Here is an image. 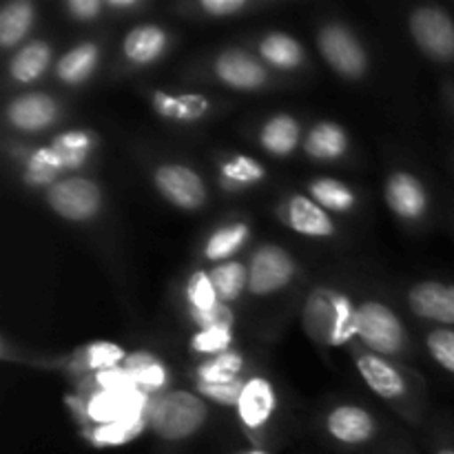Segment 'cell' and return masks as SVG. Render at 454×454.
I'll list each match as a JSON object with an SVG mask.
<instances>
[{
    "label": "cell",
    "instance_id": "6da1fadb",
    "mask_svg": "<svg viewBox=\"0 0 454 454\" xmlns=\"http://www.w3.org/2000/svg\"><path fill=\"white\" fill-rule=\"evenodd\" d=\"M346 353H348L350 364L355 366L364 386L372 393V397L380 399L399 419L415 426V428L428 424V386L415 368L371 353L359 341L348 346Z\"/></svg>",
    "mask_w": 454,
    "mask_h": 454
},
{
    "label": "cell",
    "instance_id": "7a4b0ae2",
    "mask_svg": "<svg viewBox=\"0 0 454 454\" xmlns=\"http://www.w3.org/2000/svg\"><path fill=\"white\" fill-rule=\"evenodd\" d=\"M300 324L317 348H348L357 341V300L335 284H315L301 300Z\"/></svg>",
    "mask_w": 454,
    "mask_h": 454
},
{
    "label": "cell",
    "instance_id": "3957f363",
    "mask_svg": "<svg viewBox=\"0 0 454 454\" xmlns=\"http://www.w3.org/2000/svg\"><path fill=\"white\" fill-rule=\"evenodd\" d=\"M357 341L371 353L393 362H415L417 340L399 310L380 295L357 300Z\"/></svg>",
    "mask_w": 454,
    "mask_h": 454
},
{
    "label": "cell",
    "instance_id": "277c9868",
    "mask_svg": "<svg viewBox=\"0 0 454 454\" xmlns=\"http://www.w3.org/2000/svg\"><path fill=\"white\" fill-rule=\"evenodd\" d=\"M211 408L193 388H171L151 399L149 430L160 443L180 446L207 430L213 419Z\"/></svg>",
    "mask_w": 454,
    "mask_h": 454
},
{
    "label": "cell",
    "instance_id": "5b68a950",
    "mask_svg": "<svg viewBox=\"0 0 454 454\" xmlns=\"http://www.w3.org/2000/svg\"><path fill=\"white\" fill-rule=\"evenodd\" d=\"M193 75L235 93H266L288 84L286 80L275 75L251 51V47H239V44L217 49L200 65L198 71H193Z\"/></svg>",
    "mask_w": 454,
    "mask_h": 454
},
{
    "label": "cell",
    "instance_id": "8992f818",
    "mask_svg": "<svg viewBox=\"0 0 454 454\" xmlns=\"http://www.w3.org/2000/svg\"><path fill=\"white\" fill-rule=\"evenodd\" d=\"M149 395L140 390H102L89 384L87 380L75 381V390L67 397L71 417L75 419L82 437L91 430L105 428L124 417L140 415L151 408Z\"/></svg>",
    "mask_w": 454,
    "mask_h": 454
},
{
    "label": "cell",
    "instance_id": "52a82bcc",
    "mask_svg": "<svg viewBox=\"0 0 454 454\" xmlns=\"http://www.w3.org/2000/svg\"><path fill=\"white\" fill-rule=\"evenodd\" d=\"M384 428L381 417L355 399H335L317 415L319 434L337 450H371L380 443Z\"/></svg>",
    "mask_w": 454,
    "mask_h": 454
},
{
    "label": "cell",
    "instance_id": "ba28073f",
    "mask_svg": "<svg viewBox=\"0 0 454 454\" xmlns=\"http://www.w3.org/2000/svg\"><path fill=\"white\" fill-rule=\"evenodd\" d=\"M315 47L324 65L344 82H362L371 74V53L357 31L340 18H326L315 27Z\"/></svg>",
    "mask_w": 454,
    "mask_h": 454
},
{
    "label": "cell",
    "instance_id": "9c48e42d",
    "mask_svg": "<svg viewBox=\"0 0 454 454\" xmlns=\"http://www.w3.org/2000/svg\"><path fill=\"white\" fill-rule=\"evenodd\" d=\"M44 204L53 215L69 224L87 226L100 220L106 211L105 186L91 176H65L43 193Z\"/></svg>",
    "mask_w": 454,
    "mask_h": 454
},
{
    "label": "cell",
    "instance_id": "30bf717a",
    "mask_svg": "<svg viewBox=\"0 0 454 454\" xmlns=\"http://www.w3.org/2000/svg\"><path fill=\"white\" fill-rule=\"evenodd\" d=\"M248 297L273 300L297 282L301 266L286 247L278 242H260L247 257Z\"/></svg>",
    "mask_w": 454,
    "mask_h": 454
},
{
    "label": "cell",
    "instance_id": "8fae6325",
    "mask_svg": "<svg viewBox=\"0 0 454 454\" xmlns=\"http://www.w3.org/2000/svg\"><path fill=\"white\" fill-rule=\"evenodd\" d=\"M155 193L184 213H200L211 204V186L202 171L182 160H158L149 171Z\"/></svg>",
    "mask_w": 454,
    "mask_h": 454
},
{
    "label": "cell",
    "instance_id": "7c38bea8",
    "mask_svg": "<svg viewBox=\"0 0 454 454\" xmlns=\"http://www.w3.org/2000/svg\"><path fill=\"white\" fill-rule=\"evenodd\" d=\"M282 411V395L266 372H251L244 381L242 395L235 406V419L239 428L253 442L264 448L270 428Z\"/></svg>",
    "mask_w": 454,
    "mask_h": 454
},
{
    "label": "cell",
    "instance_id": "4fadbf2b",
    "mask_svg": "<svg viewBox=\"0 0 454 454\" xmlns=\"http://www.w3.org/2000/svg\"><path fill=\"white\" fill-rule=\"evenodd\" d=\"M408 38L417 51L437 65L454 62V16L442 4H417L406 16Z\"/></svg>",
    "mask_w": 454,
    "mask_h": 454
},
{
    "label": "cell",
    "instance_id": "5bb4252c",
    "mask_svg": "<svg viewBox=\"0 0 454 454\" xmlns=\"http://www.w3.org/2000/svg\"><path fill=\"white\" fill-rule=\"evenodd\" d=\"M384 202L390 215L406 229H421L433 213V195L426 182L406 167H393L384 176Z\"/></svg>",
    "mask_w": 454,
    "mask_h": 454
},
{
    "label": "cell",
    "instance_id": "9a60e30c",
    "mask_svg": "<svg viewBox=\"0 0 454 454\" xmlns=\"http://www.w3.org/2000/svg\"><path fill=\"white\" fill-rule=\"evenodd\" d=\"M275 217L291 233L310 242H335L341 238V224L335 215L319 207L304 191H288L275 204Z\"/></svg>",
    "mask_w": 454,
    "mask_h": 454
},
{
    "label": "cell",
    "instance_id": "2e32d148",
    "mask_svg": "<svg viewBox=\"0 0 454 454\" xmlns=\"http://www.w3.org/2000/svg\"><path fill=\"white\" fill-rule=\"evenodd\" d=\"M65 118V105L58 96L49 91H18L16 96L9 98L4 106V124L9 131L16 136H40L58 124Z\"/></svg>",
    "mask_w": 454,
    "mask_h": 454
},
{
    "label": "cell",
    "instance_id": "e0dca14e",
    "mask_svg": "<svg viewBox=\"0 0 454 454\" xmlns=\"http://www.w3.org/2000/svg\"><path fill=\"white\" fill-rule=\"evenodd\" d=\"M176 35L160 22H137L122 35L118 47V62L127 71H142L155 67L168 56Z\"/></svg>",
    "mask_w": 454,
    "mask_h": 454
},
{
    "label": "cell",
    "instance_id": "ac0fdd59",
    "mask_svg": "<svg viewBox=\"0 0 454 454\" xmlns=\"http://www.w3.org/2000/svg\"><path fill=\"white\" fill-rule=\"evenodd\" d=\"M403 306L408 313L428 326L454 328V282L417 279L403 288Z\"/></svg>",
    "mask_w": 454,
    "mask_h": 454
},
{
    "label": "cell",
    "instance_id": "d6986e66",
    "mask_svg": "<svg viewBox=\"0 0 454 454\" xmlns=\"http://www.w3.org/2000/svg\"><path fill=\"white\" fill-rule=\"evenodd\" d=\"M151 111L164 122L176 127H198L215 114V100L202 91H171V89L155 87L149 96Z\"/></svg>",
    "mask_w": 454,
    "mask_h": 454
},
{
    "label": "cell",
    "instance_id": "ffe728a7",
    "mask_svg": "<svg viewBox=\"0 0 454 454\" xmlns=\"http://www.w3.org/2000/svg\"><path fill=\"white\" fill-rule=\"evenodd\" d=\"M251 51L273 71L286 80V75L304 74L310 67L309 53L300 38L284 29H269L253 40Z\"/></svg>",
    "mask_w": 454,
    "mask_h": 454
},
{
    "label": "cell",
    "instance_id": "44dd1931",
    "mask_svg": "<svg viewBox=\"0 0 454 454\" xmlns=\"http://www.w3.org/2000/svg\"><path fill=\"white\" fill-rule=\"evenodd\" d=\"M102 60H105V44L102 40L84 38L71 44L69 49L58 56L53 65V78L58 84L67 89H80L91 82L93 75L100 71Z\"/></svg>",
    "mask_w": 454,
    "mask_h": 454
},
{
    "label": "cell",
    "instance_id": "7402d4cb",
    "mask_svg": "<svg viewBox=\"0 0 454 454\" xmlns=\"http://www.w3.org/2000/svg\"><path fill=\"white\" fill-rule=\"evenodd\" d=\"M56 49L51 40L31 38L13 51L7 60V84L13 89H29L38 84L56 65Z\"/></svg>",
    "mask_w": 454,
    "mask_h": 454
},
{
    "label": "cell",
    "instance_id": "603a6c76",
    "mask_svg": "<svg viewBox=\"0 0 454 454\" xmlns=\"http://www.w3.org/2000/svg\"><path fill=\"white\" fill-rule=\"evenodd\" d=\"M251 220H247V217H229V220H222L204 235L198 251L200 260L211 266L238 260V255L251 244Z\"/></svg>",
    "mask_w": 454,
    "mask_h": 454
},
{
    "label": "cell",
    "instance_id": "cb8c5ba5",
    "mask_svg": "<svg viewBox=\"0 0 454 454\" xmlns=\"http://www.w3.org/2000/svg\"><path fill=\"white\" fill-rule=\"evenodd\" d=\"M304 124L297 115L278 111V114L266 115L255 131L257 146L264 151L269 158L288 160L301 149L304 145Z\"/></svg>",
    "mask_w": 454,
    "mask_h": 454
},
{
    "label": "cell",
    "instance_id": "d4e9b609",
    "mask_svg": "<svg viewBox=\"0 0 454 454\" xmlns=\"http://www.w3.org/2000/svg\"><path fill=\"white\" fill-rule=\"evenodd\" d=\"M269 180V168L248 153H222L215 162V182L226 195H242Z\"/></svg>",
    "mask_w": 454,
    "mask_h": 454
},
{
    "label": "cell",
    "instance_id": "484cf974",
    "mask_svg": "<svg viewBox=\"0 0 454 454\" xmlns=\"http://www.w3.org/2000/svg\"><path fill=\"white\" fill-rule=\"evenodd\" d=\"M129 350L124 346L115 344V341L96 340L91 344L80 346L65 359H60V371L65 375L74 377L75 381L87 380V377L96 375V372L109 371V368H118L127 362Z\"/></svg>",
    "mask_w": 454,
    "mask_h": 454
},
{
    "label": "cell",
    "instance_id": "4316f807",
    "mask_svg": "<svg viewBox=\"0 0 454 454\" xmlns=\"http://www.w3.org/2000/svg\"><path fill=\"white\" fill-rule=\"evenodd\" d=\"M353 151L348 131L335 120H315L304 133L301 153L317 164H340Z\"/></svg>",
    "mask_w": 454,
    "mask_h": 454
},
{
    "label": "cell",
    "instance_id": "83f0119b",
    "mask_svg": "<svg viewBox=\"0 0 454 454\" xmlns=\"http://www.w3.org/2000/svg\"><path fill=\"white\" fill-rule=\"evenodd\" d=\"M47 142L65 176L82 173V168L91 162L93 153L100 146V137L87 127H69L65 131H58Z\"/></svg>",
    "mask_w": 454,
    "mask_h": 454
},
{
    "label": "cell",
    "instance_id": "f1b7e54d",
    "mask_svg": "<svg viewBox=\"0 0 454 454\" xmlns=\"http://www.w3.org/2000/svg\"><path fill=\"white\" fill-rule=\"evenodd\" d=\"M122 368L127 371V375L131 377L133 386H136L140 393L149 395V397H158V395L173 388L171 368L167 366V362H164L160 355L151 353V350H131L127 362L122 364Z\"/></svg>",
    "mask_w": 454,
    "mask_h": 454
},
{
    "label": "cell",
    "instance_id": "f546056e",
    "mask_svg": "<svg viewBox=\"0 0 454 454\" xmlns=\"http://www.w3.org/2000/svg\"><path fill=\"white\" fill-rule=\"evenodd\" d=\"M278 7V3L270 0H191V3L177 4L173 12L189 20L200 22H222V20H238L251 13L266 12V9Z\"/></svg>",
    "mask_w": 454,
    "mask_h": 454
},
{
    "label": "cell",
    "instance_id": "4dcf8cb0",
    "mask_svg": "<svg viewBox=\"0 0 454 454\" xmlns=\"http://www.w3.org/2000/svg\"><path fill=\"white\" fill-rule=\"evenodd\" d=\"M38 25V4L31 0H9L0 7V49L13 53L31 40Z\"/></svg>",
    "mask_w": 454,
    "mask_h": 454
},
{
    "label": "cell",
    "instance_id": "1f68e13d",
    "mask_svg": "<svg viewBox=\"0 0 454 454\" xmlns=\"http://www.w3.org/2000/svg\"><path fill=\"white\" fill-rule=\"evenodd\" d=\"M304 193L335 217L355 215L362 204L357 189L335 176H313L306 182Z\"/></svg>",
    "mask_w": 454,
    "mask_h": 454
},
{
    "label": "cell",
    "instance_id": "d6a6232c",
    "mask_svg": "<svg viewBox=\"0 0 454 454\" xmlns=\"http://www.w3.org/2000/svg\"><path fill=\"white\" fill-rule=\"evenodd\" d=\"M248 368H251V362L247 355L239 348H231L215 357L198 359L191 366L189 375L193 384H233L251 375Z\"/></svg>",
    "mask_w": 454,
    "mask_h": 454
},
{
    "label": "cell",
    "instance_id": "836d02e7",
    "mask_svg": "<svg viewBox=\"0 0 454 454\" xmlns=\"http://www.w3.org/2000/svg\"><path fill=\"white\" fill-rule=\"evenodd\" d=\"M213 279V286H215L217 297H220L222 304L235 306L244 300V295H248V266L247 260H231L224 264H215L208 269Z\"/></svg>",
    "mask_w": 454,
    "mask_h": 454
},
{
    "label": "cell",
    "instance_id": "e575fe53",
    "mask_svg": "<svg viewBox=\"0 0 454 454\" xmlns=\"http://www.w3.org/2000/svg\"><path fill=\"white\" fill-rule=\"evenodd\" d=\"M146 428H149V411L140 412V415L124 417L115 424L105 426V428L91 430V433L84 434V439L93 448H118L136 442Z\"/></svg>",
    "mask_w": 454,
    "mask_h": 454
},
{
    "label": "cell",
    "instance_id": "d590c367",
    "mask_svg": "<svg viewBox=\"0 0 454 454\" xmlns=\"http://www.w3.org/2000/svg\"><path fill=\"white\" fill-rule=\"evenodd\" d=\"M186 346H189V353L198 359H208L226 353V350L235 348V324L193 328Z\"/></svg>",
    "mask_w": 454,
    "mask_h": 454
},
{
    "label": "cell",
    "instance_id": "8d00e7d4",
    "mask_svg": "<svg viewBox=\"0 0 454 454\" xmlns=\"http://www.w3.org/2000/svg\"><path fill=\"white\" fill-rule=\"evenodd\" d=\"M419 344L426 357L442 368L446 375L454 377V328L428 326L421 331Z\"/></svg>",
    "mask_w": 454,
    "mask_h": 454
},
{
    "label": "cell",
    "instance_id": "74e56055",
    "mask_svg": "<svg viewBox=\"0 0 454 454\" xmlns=\"http://www.w3.org/2000/svg\"><path fill=\"white\" fill-rule=\"evenodd\" d=\"M67 20L75 25H96L106 13V0H65L60 4Z\"/></svg>",
    "mask_w": 454,
    "mask_h": 454
},
{
    "label": "cell",
    "instance_id": "f35d334b",
    "mask_svg": "<svg viewBox=\"0 0 454 454\" xmlns=\"http://www.w3.org/2000/svg\"><path fill=\"white\" fill-rule=\"evenodd\" d=\"M244 381L247 380L233 381V384H193V390L200 395V397L207 399L211 406L233 408L235 411L239 395H242Z\"/></svg>",
    "mask_w": 454,
    "mask_h": 454
},
{
    "label": "cell",
    "instance_id": "ab89813d",
    "mask_svg": "<svg viewBox=\"0 0 454 454\" xmlns=\"http://www.w3.org/2000/svg\"><path fill=\"white\" fill-rule=\"evenodd\" d=\"M430 437H428V450L430 454H454V437L450 430L443 428V417L434 415L430 419Z\"/></svg>",
    "mask_w": 454,
    "mask_h": 454
},
{
    "label": "cell",
    "instance_id": "60d3db41",
    "mask_svg": "<svg viewBox=\"0 0 454 454\" xmlns=\"http://www.w3.org/2000/svg\"><path fill=\"white\" fill-rule=\"evenodd\" d=\"M151 9L153 3L149 0H106V13L111 18H137Z\"/></svg>",
    "mask_w": 454,
    "mask_h": 454
},
{
    "label": "cell",
    "instance_id": "b9f144b4",
    "mask_svg": "<svg viewBox=\"0 0 454 454\" xmlns=\"http://www.w3.org/2000/svg\"><path fill=\"white\" fill-rule=\"evenodd\" d=\"M238 454H273L269 450V448H260V446H253V448H247V450L238 452Z\"/></svg>",
    "mask_w": 454,
    "mask_h": 454
}]
</instances>
